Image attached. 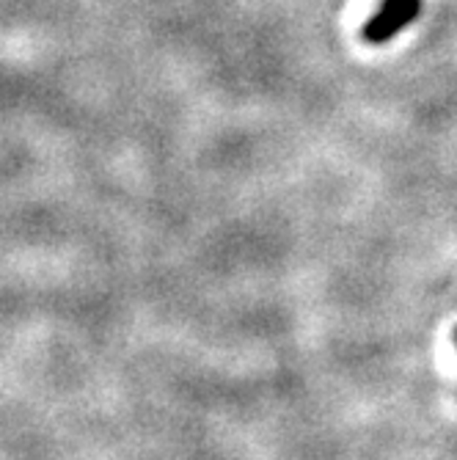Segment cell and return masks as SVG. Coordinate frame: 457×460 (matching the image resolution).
I'll return each instance as SVG.
<instances>
[{
	"label": "cell",
	"instance_id": "1",
	"mask_svg": "<svg viewBox=\"0 0 457 460\" xmlns=\"http://www.w3.org/2000/svg\"><path fill=\"white\" fill-rule=\"evenodd\" d=\"M417 12H419V0H386V6L381 9V14L369 22L366 39H372V41L389 39L394 31H400Z\"/></svg>",
	"mask_w": 457,
	"mask_h": 460
}]
</instances>
